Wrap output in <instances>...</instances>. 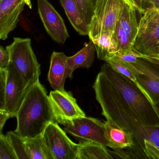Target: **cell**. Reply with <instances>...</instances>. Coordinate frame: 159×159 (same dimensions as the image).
Returning <instances> with one entry per match:
<instances>
[{"label":"cell","mask_w":159,"mask_h":159,"mask_svg":"<svg viewBox=\"0 0 159 159\" xmlns=\"http://www.w3.org/2000/svg\"><path fill=\"white\" fill-rule=\"evenodd\" d=\"M88 27L93 14L96 0H76Z\"/></svg>","instance_id":"obj_25"},{"label":"cell","mask_w":159,"mask_h":159,"mask_svg":"<svg viewBox=\"0 0 159 159\" xmlns=\"http://www.w3.org/2000/svg\"><path fill=\"white\" fill-rule=\"evenodd\" d=\"M94 44L98 58L105 61L120 52L115 31L107 30L96 35L90 39Z\"/></svg>","instance_id":"obj_14"},{"label":"cell","mask_w":159,"mask_h":159,"mask_svg":"<svg viewBox=\"0 0 159 159\" xmlns=\"http://www.w3.org/2000/svg\"><path fill=\"white\" fill-rule=\"evenodd\" d=\"M55 122L50 123L41 134L52 159H77L79 144L73 142Z\"/></svg>","instance_id":"obj_7"},{"label":"cell","mask_w":159,"mask_h":159,"mask_svg":"<svg viewBox=\"0 0 159 159\" xmlns=\"http://www.w3.org/2000/svg\"><path fill=\"white\" fill-rule=\"evenodd\" d=\"M134 145L129 148L134 152L131 155H142L146 158L144 153V140L159 148V125H142L133 134Z\"/></svg>","instance_id":"obj_16"},{"label":"cell","mask_w":159,"mask_h":159,"mask_svg":"<svg viewBox=\"0 0 159 159\" xmlns=\"http://www.w3.org/2000/svg\"><path fill=\"white\" fill-rule=\"evenodd\" d=\"M138 25L136 8L133 1L129 0L125 3L115 26L128 36L134 45L137 35Z\"/></svg>","instance_id":"obj_17"},{"label":"cell","mask_w":159,"mask_h":159,"mask_svg":"<svg viewBox=\"0 0 159 159\" xmlns=\"http://www.w3.org/2000/svg\"><path fill=\"white\" fill-rule=\"evenodd\" d=\"M155 58L159 59V47H158V51H157V55H156V57Z\"/></svg>","instance_id":"obj_33"},{"label":"cell","mask_w":159,"mask_h":159,"mask_svg":"<svg viewBox=\"0 0 159 159\" xmlns=\"http://www.w3.org/2000/svg\"><path fill=\"white\" fill-rule=\"evenodd\" d=\"M105 61L119 73L136 82L135 76L134 72L124 63L111 58H107Z\"/></svg>","instance_id":"obj_24"},{"label":"cell","mask_w":159,"mask_h":159,"mask_svg":"<svg viewBox=\"0 0 159 159\" xmlns=\"http://www.w3.org/2000/svg\"><path fill=\"white\" fill-rule=\"evenodd\" d=\"M11 116L4 110H0V133H2V129L5 123Z\"/></svg>","instance_id":"obj_31"},{"label":"cell","mask_w":159,"mask_h":159,"mask_svg":"<svg viewBox=\"0 0 159 159\" xmlns=\"http://www.w3.org/2000/svg\"><path fill=\"white\" fill-rule=\"evenodd\" d=\"M15 117V131L25 139L40 135L50 123L55 122L49 96L39 81L30 89Z\"/></svg>","instance_id":"obj_2"},{"label":"cell","mask_w":159,"mask_h":159,"mask_svg":"<svg viewBox=\"0 0 159 159\" xmlns=\"http://www.w3.org/2000/svg\"><path fill=\"white\" fill-rule=\"evenodd\" d=\"M63 125L64 130L79 143L93 141L108 147L105 124L98 119L85 116L67 121Z\"/></svg>","instance_id":"obj_8"},{"label":"cell","mask_w":159,"mask_h":159,"mask_svg":"<svg viewBox=\"0 0 159 159\" xmlns=\"http://www.w3.org/2000/svg\"><path fill=\"white\" fill-rule=\"evenodd\" d=\"M38 12L43 26L52 39L64 44L70 36L62 16L48 0H38Z\"/></svg>","instance_id":"obj_10"},{"label":"cell","mask_w":159,"mask_h":159,"mask_svg":"<svg viewBox=\"0 0 159 159\" xmlns=\"http://www.w3.org/2000/svg\"><path fill=\"white\" fill-rule=\"evenodd\" d=\"M70 24L79 35L88 36V27L76 0H60Z\"/></svg>","instance_id":"obj_18"},{"label":"cell","mask_w":159,"mask_h":159,"mask_svg":"<svg viewBox=\"0 0 159 159\" xmlns=\"http://www.w3.org/2000/svg\"><path fill=\"white\" fill-rule=\"evenodd\" d=\"M136 10L142 14L148 10L159 9V0H132Z\"/></svg>","instance_id":"obj_27"},{"label":"cell","mask_w":159,"mask_h":159,"mask_svg":"<svg viewBox=\"0 0 159 159\" xmlns=\"http://www.w3.org/2000/svg\"><path fill=\"white\" fill-rule=\"evenodd\" d=\"M49 101L55 122L63 125L67 121L86 116L70 92L64 90L51 91Z\"/></svg>","instance_id":"obj_9"},{"label":"cell","mask_w":159,"mask_h":159,"mask_svg":"<svg viewBox=\"0 0 159 159\" xmlns=\"http://www.w3.org/2000/svg\"><path fill=\"white\" fill-rule=\"evenodd\" d=\"M142 56H143L140 54L132 50L125 52H119L107 58H113L124 63H134L137 61L138 58Z\"/></svg>","instance_id":"obj_26"},{"label":"cell","mask_w":159,"mask_h":159,"mask_svg":"<svg viewBox=\"0 0 159 159\" xmlns=\"http://www.w3.org/2000/svg\"><path fill=\"white\" fill-rule=\"evenodd\" d=\"M96 49L92 40L76 54L67 57V61L71 74L78 68H89L92 66L95 58Z\"/></svg>","instance_id":"obj_19"},{"label":"cell","mask_w":159,"mask_h":159,"mask_svg":"<svg viewBox=\"0 0 159 159\" xmlns=\"http://www.w3.org/2000/svg\"><path fill=\"white\" fill-rule=\"evenodd\" d=\"M26 149L30 159H52L41 135L25 139Z\"/></svg>","instance_id":"obj_21"},{"label":"cell","mask_w":159,"mask_h":159,"mask_svg":"<svg viewBox=\"0 0 159 159\" xmlns=\"http://www.w3.org/2000/svg\"><path fill=\"white\" fill-rule=\"evenodd\" d=\"M7 68L0 69V110L4 109L7 86Z\"/></svg>","instance_id":"obj_28"},{"label":"cell","mask_w":159,"mask_h":159,"mask_svg":"<svg viewBox=\"0 0 159 159\" xmlns=\"http://www.w3.org/2000/svg\"><path fill=\"white\" fill-rule=\"evenodd\" d=\"M0 159H17L6 135H0Z\"/></svg>","instance_id":"obj_23"},{"label":"cell","mask_w":159,"mask_h":159,"mask_svg":"<svg viewBox=\"0 0 159 159\" xmlns=\"http://www.w3.org/2000/svg\"><path fill=\"white\" fill-rule=\"evenodd\" d=\"M26 4L32 8L30 0H0V39L5 40L14 30Z\"/></svg>","instance_id":"obj_12"},{"label":"cell","mask_w":159,"mask_h":159,"mask_svg":"<svg viewBox=\"0 0 159 159\" xmlns=\"http://www.w3.org/2000/svg\"><path fill=\"white\" fill-rule=\"evenodd\" d=\"M77 159H113L112 152L107 147L93 141L80 142Z\"/></svg>","instance_id":"obj_20"},{"label":"cell","mask_w":159,"mask_h":159,"mask_svg":"<svg viewBox=\"0 0 159 159\" xmlns=\"http://www.w3.org/2000/svg\"><path fill=\"white\" fill-rule=\"evenodd\" d=\"M7 68V86L3 110L9 113L12 118L15 117L31 87L25 84L12 65L9 64Z\"/></svg>","instance_id":"obj_11"},{"label":"cell","mask_w":159,"mask_h":159,"mask_svg":"<svg viewBox=\"0 0 159 159\" xmlns=\"http://www.w3.org/2000/svg\"></svg>","instance_id":"obj_34"},{"label":"cell","mask_w":159,"mask_h":159,"mask_svg":"<svg viewBox=\"0 0 159 159\" xmlns=\"http://www.w3.org/2000/svg\"><path fill=\"white\" fill-rule=\"evenodd\" d=\"M10 62L9 52L6 48L0 46V69L7 68Z\"/></svg>","instance_id":"obj_30"},{"label":"cell","mask_w":159,"mask_h":159,"mask_svg":"<svg viewBox=\"0 0 159 159\" xmlns=\"http://www.w3.org/2000/svg\"><path fill=\"white\" fill-rule=\"evenodd\" d=\"M129 0H96L93 14L88 26L90 40L99 33L115 30V25Z\"/></svg>","instance_id":"obj_6"},{"label":"cell","mask_w":159,"mask_h":159,"mask_svg":"<svg viewBox=\"0 0 159 159\" xmlns=\"http://www.w3.org/2000/svg\"><path fill=\"white\" fill-rule=\"evenodd\" d=\"M5 48L10 54V64L27 86L31 87L39 81L40 65L33 52L30 39L14 38Z\"/></svg>","instance_id":"obj_3"},{"label":"cell","mask_w":159,"mask_h":159,"mask_svg":"<svg viewBox=\"0 0 159 159\" xmlns=\"http://www.w3.org/2000/svg\"><path fill=\"white\" fill-rule=\"evenodd\" d=\"M107 120L133 135L142 125H159L155 106L136 82L106 62L93 85Z\"/></svg>","instance_id":"obj_1"},{"label":"cell","mask_w":159,"mask_h":159,"mask_svg":"<svg viewBox=\"0 0 159 159\" xmlns=\"http://www.w3.org/2000/svg\"><path fill=\"white\" fill-rule=\"evenodd\" d=\"M124 64L134 72L137 83L152 104L159 103V59L143 56L135 63Z\"/></svg>","instance_id":"obj_5"},{"label":"cell","mask_w":159,"mask_h":159,"mask_svg":"<svg viewBox=\"0 0 159 159\" xmlns=\"http://www.w3.org/2000/svg\"><path fill=\"white\" fill-rule=\"evenodd\" d=\"M144 151L146 158L159 159V148L147 140H144Z\"/></svg>","instance_id":"obj_29"},{"label":"cell","mask_w":159,"mask_h":159,"mask_svg":"<svg viewBox=\"0 0 159 159\" xmlns=\"http://www.w3.org/2000/svg\"><path fill=\"white\" fill-rule=\"evenodd\" d=\"M6 135L12 147L17 159H30L26 149L25 138L15 131H10Z\"/></svg>","instance_id":"obj_22"},{"label":"cell","mask_w":159,"mask_h":159,"mask_svg":"<svg viewBox=\"0 0 159 159\" xmlns=\"http://www.w3.org/2000/svg\"><path fill=\"white\" fill-rule=\"evenodd\" d=\"M139 23L134 51L148 57L156 58L159 46V10H148Z\"/></svg>","instance_id":"obj_4"},{"label":"cell","mask_w":159,"mask_h":159,"mask_svg":"<svg viewBox=\"0 0 159 159\" xmlns=\"http://www.w3.org/2000/svg\"><path fill=\"white\" fill-rule=\"evenodd\" d=\"M67 58L62 52H54L51 56L48 80L54 90H64L66 79L72 78Z\"/></svg>","instance_id":"obj_13"},{"label":"cell","mask_w":159,"mask_h":159,"mask_svg":"<svg viewBox=\"0 0 159 159\" xmlns=\"http://www.w3.org/2000/svg\"><path fill=\"white\" fill-rule=\"evenodd\" d=\"M154 106H155L156 111H157V112H158V114L159 115V103L156 104V105H154Z\"/></svg>","instance_id":"obj_32"},{"label":"cell","mask_w":159,"mask_h":159,"mask_svg":"<svg viewBox=\"0 0 159 159\" xmlns=\"http://www.w3.org/2000/svg\"><path fill=\"white\" fill-rule=\"evenodd\" d=\"M105 124V135L108 147L115 151L132 148L134 145L133 135L107 120Z\"/></svg>","instance_id":"obj_15"}]
</instances>
